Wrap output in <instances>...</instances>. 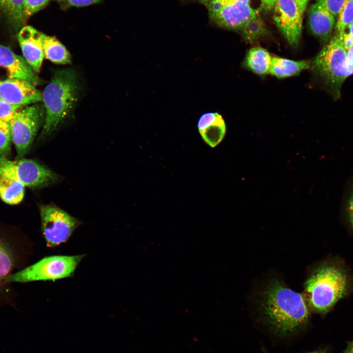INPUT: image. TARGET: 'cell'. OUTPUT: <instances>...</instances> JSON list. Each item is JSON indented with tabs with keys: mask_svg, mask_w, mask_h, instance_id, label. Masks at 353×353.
Wrapping results in <instances>:
<instances>
[{
	"mask_svg": "<svg viewBox=\"0 0 353 353\" xmlns=\"http://www.w3.org/2000/svg\"><path fill=\"white\" fill-rule=\"evenodd\" d=\"M303 295L274 279L265 288L261 303L263 317L274 332L285 336L302 329L309 312Z\"/></svg>",
	"mask_w": 353,
	"mask_h": 353,
	"instance_id": "1",
	"label": "cell"
},
{
	"mask_svg": "<svg viewBox=\"0 0 353 353\" xmlns=\"http://www.w3.org/2000/svg\"><path fill=\"white\" fill-rule=\"evenodd\" d=\"M351 285L349 274L341 263L325 262L307 277L304 285L305 301L314 311L326 313L349 294Z\"/></svg>",
	"mask_w": 353,
	"mask_h": 353,
	"instance_id": "2",
	"label": "cell"
},
{
	"mask_svg": "<svg viewBox=\"0 0 353 353\" xmlns=\"http://www.w3.org/2000/svg\"><path fill=\"white\" fill-rule=\"evenodd\" d=\"M77 86L73 70L66 69L54 72L42 94L45 110L42 135L52 132L69 114L77 99Z\"/></svg>",
	"mask_w": 353,
	"mask_h": 353,
	"instance_id": "3",
	"label": "cell"
},
{
	"mask_svg": "<svg viewBox=\"0 0 353 353\" xmlns=\"http://www.w3.org/2000/svg\"><path fill=\"white\" fill-rule=\"evenodd\" d=\"M310 66L313 74L335 100L341 95L345 80L353 74V67L348 62L341 38L334 35L316 55Z\"/></svg>",
	"mask_w": 353,
	"mask_h": 353,
	"instance_id": "4",
	"label": "cell"
},
{
	"mask_svg": "<svg viewBox=\"0 0 353 353\" xmlns=\"http://www.w3.org/2000/svg\"><path fill=\"white\" fill-rule=\"evenodd\" d=\"M85 254L52 255L10 275L6 282L25 283L34 281L57 280L72 277Z\"/></svg>",
	"mask_w": 353,
	"mask_h": 353,
	"instance_id": "5",
	"label": "cell"
},
{
	"mask_svg": "<svg viewBox=\"0 0 353 353\" xmlns=\"http://www.w3.org/2000/svg\"><path fill=\"white\" fill-rule=\"evenodd\" d=\"M254 2L255 0H212L206 6L213 23L221 27L238 31L262 9V6Z\"/></svg>",
	"mask_w": 353,
	"mask_h": 353,
	"instance_id": "6",
	"label": "cell"
},
{
	"mask_svg": "<svg viewBox=\"0 0 353 353\" xmlns=\"http://www.w3.org/2000/svg\"><path fill=\"white\" fill-rule=\"evenodd\" d=\"M17 180L25 186L37 187L55 183L58 176L35 161L25 158L11 160L0 156V178Z\"/></svg>",
	"mask_w": 353,
	"mask_h": 353,
	"instance_id": "7",
	"label": "cell"
},
{
	"mask_svg": "<svg viewBox=\"0 0 353 353\" xmlns=\"http://www.w3.org/2000/svg\"><path fill=\"white\" fill-rule=\"evenodd\" d=\"M44 118V108L34 104L21 108L9 123L17 159L27 153Z\"/></svg>",
	"mask_w": 353,
	"mask_h": 353,
	"instance_id": "8",
	"label": "cell"
},
{
	"mask_svg": "<svg viewBox=\"0 0 353 353\" xmlns=\"http://www.w3.org/2000/svg\"><path fill=\"white\" fill-rule=\"evenodd\" d=\"M39 210L42 234L49 248L67 242L81 224L79 220L54 205H41Z\"/></svg>",
	"mask_w": 353,
	"mask_h": 353,
	"instance_id": "9",
	"label": "cell"
},
{
	"mask_svg": "<svg viewBox=\"0 0 353 353\" xmlns=\"http://www.w3.org/2000/svg\"><path fill=\"white\" fill-rule=\"evenodd\" d=\"M274 20L289 44L296 47L301 39L303 29V16L295 0H276Z\"/></svg>",
	"mask_w": 353,
	"mask_h": 353,
	"instance_id": "10",
	"label": "cell"
},
{
	"mask_svg": "<svg viewBox=\"0 0 353 353\" xmlns=\"http://www.w3.org/2000/svg\"><path fill=\"white\" fill-rule=\"evenodd\" d=\"M25 59L0 45V81L19 78L37 84L40 80Z\"/></svg>",
	"mask_w": 353,
	"mask_h": 353,
	"instance_id": "11",
	"label": "cell"
},
{
	"mask_svg": "<svg viewBox=\"0 0 353 353\" xmlns=\"http://www.w3.org/2000/svg\"><path fill=\"white\" fill-rule=\"evenodd\" d=\"M0 99L13 105L25 106L42 101V96L30 82L13 78L0 81Z\"/></svg>",
	"mask_w": 353,
	"mask_h": 353,
	"instance_id": "12",
	"label": "cell"
},
{
	"mask_svg": "<svg viewBox=\"0 0 353 353\" xmlns=\"http://www.w3.org/2000/svg\"><path fill=\"white\" fill-rule=\"evenodd\" d=\"M44 35L33 27L26 25L21 29L18 36L24 59L36 73L40 71L44 57Z\"/></svg>",
	"mask_w": 353,
	"mask_h": 353,
	"instance_id": "13",
	"label": "cell"
},
{
	"mask_svg": "<svg viewBox=\"0 0 353 353\" xmlns=\"http://www.w3.org/2000/svg\"><path fill=\"white\" fill-rule=\"evenodd\" d=\"M308 23L313 35L323 41L328 42L332 37L336 18L323 5L316 2L308 10Z\"/></svg>",
	"mask_w": 353,
	"mask_h": 353,
	"instance_id": "14",
	"label": "cell"
},
{
	"mask_svg": "<svg viewBox=\"0 0 353 353\" xmlns=\"http://www.w3.org/2000/svg\"><path fill=\"white\" fill-rule=\"evenodd\" d=\"M197 127L204 141L214 148L223 139L226 126L222 116L218 112H207L199 119Z\"/></svg>",
	"mask_w": 353,
	"mask_h": 353,
	"instance_id": "15",
	"label": "cell"
},
{
	"mask_svg": "<svg viewBox=\"0 0 353 353\" xmlns=\"http://www.w3.org/2000/svg\"><path fill=\"white\" fill-rule=\"evenodd\" d=\"M310 66V63L307 60L296 61L274 56L270 74L278 78H284L298 75Z\"/></svg>",
	"mask_w": 353,
	"mask_h": 353,
	"instance_id": "16",
	"label": "cell"
},
{
	"mask_svg": "<svg viewBox=\"0 0 353 353\" xmlns=\"http://www.w3.org/2000/svg\"><path fill=\"white\" fill-rule=\"evenodd\" d=\"M272 57L270 53L261 47H254L248 52L244 64L248 69L258 75L270 73Z\"/></svg>",
	"mask_w": 353,
	"mask_h": 353,
	"instance_id": "17",
	"label": "cell"
},
{
	"mask_svg": "<svg viewBox=\"0 0 353 353\" xmlns=\"http://www.w3.org/2000/svg\"><path fill=\"white\" fill-rule=\"evenodd\" d=\"M44 57L53 63L66 64L71 62V55L65 46L56 38L44 35Z\"/></svg>",
	"mask_w": 353,
	"mask_h": 353,
	"instance_id": "18",
	"label": "cell"
},
{
	"mask_svg": "<svg viewBox=\"0 0 353 353\" xmlns=\"http://www.w3.org/2000/svg\"><path fill=\"white\" fill-rule=\"evenodd\" d=\"M25 187L17 180L7 177H0V198L7 204L19 203L24 197Z\"/></svg>",
	"mask_w": 353,
	"mask_h": 353,
	"instance_id": "19",
	"label": "cell"
},
{
	"mask_svg": "<svg viewBox=\"0 0 353 353\" xmlns=\"http://www.w3.org/2000/svg\"><path fill=\"white\" fill-rule=\"evenodd\" d=\"M248 43L256 42L267 34L265 24L258 14L246 22L238 30Z\"/></svg>",
	"mask_w": 353,
	"mask_h": 353,
	"instance_id": "20",
	"label": "cell"
},
{
	"mask_svg": "<svg viewBox=\"0 0 353 353\" xmlns=\"http://www.w3.org/2000/svg\"><path fill=\"white\" fill-rule=\"evenodd\" d=\"M0 8L16 25L21 26L26 21L24 14V0H0Z\"/></svg>",
	"mask_w": 353,
	"mask_h": 353,
	"instance_id": "21",
	"label": "cell"
},
{
	"mask_svg": "<svg viewBox=\"0 0 353 353\" xmlns=\"http://www.w3.org/2000/svg\"><path fill=\"white\" fill-rule=\"evenodd\" d=\"M337 18L334 35L341 38L346 28L353 22V0H347Z\"/></svg>",
	"mask_w": 353,
	"mask_h": 353,
	"instance_id": "22",
	"label": "cell"
},
{
	"mask_svg": "<svg viewBox=\"0 0 353 353\" xmlns=\"http://www.w3.org/2000/svg\"><path fill=\"white\" fill-rule=\"evenodd\" d=\"M14 265L12 254L7 245L0 239V281L10 276Z\"/></svg>",
	"mask_w": 353,
	"mask_h": 353,
	"instance_id": "23",
	"label": "cell"
},
{
	"mask_svg": "<svg viewBox=\"0 0 353 353\" xmlns=\"http://www.w3.org/2000/svg\"><path fill=\"white\" fill-rule=\"evenodd\" d=\"M11 141L9 123L0 120V153L4 154L9 152Z\"/></svg>",
	"mask_w": 353,
	"mask_h": 353,
	"instance_id": "24",
	"label": "cell"
},
{
	"mask_svg": "<svg viewBox=\"0 0 353 353\" xmlns=\"http://www.w3.org/2000/svg\"><path fill=\"white\" fill-rule=\"evenodd\" d=\"M23 106L10 104L0 99V120L9 123Z\"/></svg>",
	"mask_w": 353,
	"mask_h": 353,
	"instance_id": "25",
	"label": "cell"
},
{
	"mask_svg": "<svg viewBox=\"0 0 353 353\" xmlns=\"http://www.w3.org/2000/svg\"><path fill=\"white\" fill-rule=\"evenodd\" d=\"M49 0H24V14L25 20L43 8Z\"/></svg>",
	"mask_w": 353,
	"mask_h": 353,
	"instance_id": "26",
	"label": "cell"
},
{
	"mask_svg": "<svg viewBox=\"0 0 353 353\" xmlns=\"http://www.w3.org/2000/svg\"><path fill=\"white\" fill-rule=\"evenodd\" d=\"M347 0H316L323 5L336 18Z\"/></svg>",
	"mask_w": 353,
	"mask_h": 353,
	"instance_id": "27",
	"label": "cell"
},
{
	"mask_svg": "<svg viewBox=\"0 0 353 353\" xmlns=\"http://www.w3.org/2000/svg\"><path fill=\"white\" fill-rule=\"evenodd\" d=\"M346 214L349 222L353 229V189L347 202Z\"/></svg>",
	"mask_w": 353,
	"mask_h": 353,
	"instance_id": "28",
	"label": "cell"
},
{
	"mask_svg": "<svg viewBox=\"0 0 353 353\" xmlns=\"http://www.w3.org/2000/svg\"><path fill=\"white\" fill-rule=\"evenodd\" d=\"M68 3L72 6L82 7L100 2L101 0H67Z\"/></svg>",
	"mask_w": 353,
	"mask_h": 353,
	"instance_id": "29",
	"label": "cell"
},
{
	"mask_svg": "<svg viewBox=\"0 0 353 353\" xmlns=\"http://www.w3.org/2000/svg\"><path fill=\"white\" fill-rule=\"evenodd\" d=\"M309 0H295L301 14L303 16Z\"/></svg>",
	"mask_w": 353,
	"mask_h": 353,
	"instance_id": "30",
	"label": "cell"
},
{
	"mask_svg": "<svg viewBox=\"0 0 353 353\" xmlns=\"http://www.w3.org/2000/svg\"><path fill=\"white\" fill-rule=\"evenodd\" d=\"M276 0H261L262 9L266 11H269L274 8Z\"/></svg>",
	"mask_w": 353,
	"mask_h": 353,
	"instance_id": "31",
	"label": "cell"
},
{
	"mask_svg": "<svg viewBox=\"0 0 353 353\" xmlns=\"http://www.w3.org/2000/svg\"><path fill=\"white\" fill-rule=\"evenodd\" d=\"M346 55L349 64L353 67V45L346 50Z\"/></svg>",
	"mask_w": 353,
	"mask_h": 353,
	"instance_id": "32",
	"label": "cell"
},
{
	"mask_svg": "<svg viewBox=\"0 0 353 353\" xmlns=\"http://www.w3.org/2000/svg\"><path fill=\"white\" fill-rule=\"evenodd\" d=\"M344 31L350 34L353 38V22L347 26Z\"/></svg>",
	"mask_w": 353,
	"mask_h": 353,
	"instance_id": "33",
	"label": "cell"
},
{
	"mask_svg": "<svg viewBox=\"0 0 353 353\" xmlns=\"http://www.w3.org/2000/svg\"><path fill=\"white\" fill-rule=\"evenodd\" d=\"M345 353H353V342H351L348 346Z\"/></svg>",
	"mask_w": 353,
	"mask_h": 353,
	"instance_id": "34",
	"label": "cell"
},
{
	"mask_svg": "<svg viewBox=\"0 0 353 353\" xmlns=\"http://www.w3.org/2000/svg\"><path fill=\"white\" fill-rule=\"evenodd\" d=\"M196 0L199 2L202 3L205 5H207L212 0Z\"/></svg>",
	"mask_w": 353,
	"mask_h": 353,
	"instance_id": "35",
	"label": "cell"
},
{
	"mask_svg": "<svg viewBox=\"0 0 353 353\" xmlns=\"http://www.w3.org/2000/svg\"><path fill=\"white\" fill-rule=\"evenodd\" d=\"M308 353H327L325 351L320 350V351H317Z\"/></svg>",
	"mask_w": 353,
	"mask_h": 353,
	"instance_id": "36",
	"label": "cell"
},
{
	"mask_svg": "<svg viewBox=\"0 0 353 353\" xmlns=\"http://www.w3.org/2000/svg\"></svg>",
	"mask_w": 353,
	"mask_h": 353,
	"instance_id": "37",
	"label": "cell"
}]
</instances>
